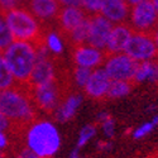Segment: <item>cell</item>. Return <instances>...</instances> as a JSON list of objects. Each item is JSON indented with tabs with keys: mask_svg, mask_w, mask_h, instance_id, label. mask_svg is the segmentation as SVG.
Returning <instances> with one entry per match:
<instances>
[{
	"mask_svg": "<svg viewBox=\"0 0 158 158\" xmlns=\"http://www.w3.org/2000/svg\"><path fill=\"white\" fill-rule=\"evenodd\" d=\"M152 37H153L154 42H156V46H157V48H158V24H157L156 29H154V31H153V33H152Z\"/></svg>",
	"mask_w": 158,
	"mask_h": 158,
	"instance_id": "1f68e13d",
	"label": "cell"
},
{
	"mask_svg": "<svg viewBox=\"0 0 158 158\" xmlns=\"http://www.w3.org/2000/svg\"><path fill=\"white\" fill-rule=\"evenodd\" d=\"M158 125V115H156L153 119L148 123H144L143 125H140L139 128H137L134 131H133V138L134 139H140L143 137H146L149 131H152Z\"/></svg>",
	"mask_w": 158,
	"mask_h": 158,
	"instance_id": "603a6c76",
	"label": "cell"
},
{
	"mask_svg": "<svg viewBox=\"0 0 158 158\" xmlns=\"http://www.w3.org/2000/svg\"><path fill=\"white\" fill-rule=\"evenodd\" d=\"M2 56L14 76L15 82L19 85L27 84L37 61V47L31 42L14 41L2 52Z\"/></svg>",
	"mask_w": 158,
	"mask_h": 158,
	"instance_id": "277c9868",
	"label": "cell"
},
{
	"mask_svg": "<svg viewBox=\"0 0 158 158\" xmlns=\"http://www.w3.org/2000/svg\"><path fill=\"white\" fill-rule=\"evenodd\" d=\"M48 29L51 22H56L61 5L57 0H24V5Z\"/></svg>",
	"mask_w": 158,
	"mask_h": 158,
	"instance_id": "9c48e42d",
	"label": "cell"
},
{
	"mask_svg": "<svg viewBox=\"0 0 158 158\" xmlns=\"http://www.w3.org/2000/svg\"><path fill=\"white\" fill-rule=\"evenodd\" d=\"M15 84L17 82H15L14 76L11 75L8 64L5 63L2 53H0V90L13 87Z\"/></svg>",
	"mask_w": 158,
	"mask_h": 158,
	"instance_id": "d6986e66",
	"label": "cell"
},
{
	"mask_svg": "<svg viewBox=\"0 0 158 158\" xmlns=\"http://www.w3.org/2000/svg\"><path fill=\"white\" fill-rule=\"evenodd\" d=\"M0 113L11 123L10 133L24 137L25 129L37 119V108L24 85L0 90Z\"/></svg>",
	"mask_w": 158,
	"mask_h": 158,
	"instance_id": "6da1fadb",
	"label": "cell"
},
{
	"mask_svg": "<svg viewBox=\"0 0 158 158\" xmlns=\"http://www.w3.org/2000/svg\"><path fill=\"white\" fill-rule=\"evenodd\" d=\"M151 158H156V157H151Z\"/></svg>",
	"mask_w": 158,
	"mask_h": 158,
	"instance_id": "e575fe53",
	"label": "cell"
},
{
	"mask_svg": "<svg viewBox=\"0 0 158 158\" xmlns=\"http://www.w3.org/2000/svg\"><path fill=\"white\" fill-rule=\"evenodd\" d=\"M13 42H14V37H13L4 17L0 14V53L5 51Z\"/></svg>",
	"mask_w": 158,
	"mask_h": 158,
	"instance_id": "ffe728a7",
	"label": "cell"
},
{
	"mask_svg": "<svg viewBox=\"0 0 158 158\" xmlns=\"http://www.w3.org/2000/svg\"><path fill=\"white\" fill-rule=\"evenodd\" d=\"M96 134V125L95 124H87L85 125L81 130H80V134H78V139L76 143V148L81 149L82 147L86 146V143L93 138Z\"/></svg>",
	"mask_w": 158,
	"mask_h": 158,
	"instance_id": "44dd1931",
	"label": "cell"
},
{
	"mask_svg": "<svg viewBox=\"0 0 158 158\" xmlns=\"http://www.w3.org/2000/svg\"><path fill=\"white\" fill-rule=\"evenodd\" d=\"M140 2H143V0H127V3H128L130 6H133V5H135V4L140 3Z\"/></svg>",
	"mask_w": 158,
	"mask_h": 158,
	"instance_id": "d6a6232c",
	"label": "cell"
},
{
	"mask_svg": "<svg viewBox=\"0 0 158 158\" xmlns=\"http://www.w3.org/2000/svg\"><path fill=\"white\" fill-rule=\"evenodd\" d=\"M105 51L98 49L90 44H81L72 48V60L76 66L95 70L99 66L104 64L106 58Z\"/></svg>",
	"mask_w": 158,
	"mask_h": 158,
	"instance_id": "30bf717a",
	"label": "cell"
},
{
	"mask_svg": "<svg viewBox=\"0 0 158 158\" xmlns=\"http://www.w3.org/2000/svg\"><path fill=\"white\" fill-rule=\"evenodd\" d=\"M138 63L139 62L130 58L123 52V53L108 55L105 58L102 69L111 80H124L133 82V77L137 71Z\"/></svg>",
	"mask_w": 158,
	"mask_h": 158,
	"instance_id": "8992f818",
	"label": "cell"
},
{
	"mask_svg": "<svg viewBox=\"0 0 158 158\" xmlns=\"http://www.w3.org/2000/svg\"><path fill=\"white\" fill-rule=\"evenodd\" d=\"M70 158H82L81 154H80V149H78V148H75V149L70 153Z\"/></svg>",
	"mask_w": 158,
	"mask_h": 158,
	"instance_id": "4dcf8cb0",
	"label": "cell"
},
{
	"mask_svg": "<svg viewBox=\"0 0 158 158\" xmlns=\"http://www.w3.org/2000/svg\"><path fill=\"white\" fill-rule=\"evenodd\" d=\"M10 128H11L10 120L3 113H0V131H9Z\"/></svg>",
	"mask_w": 158,
	"mask_h": 158,
	"instance_id": "83f0119b",
	"label": "cell"
},
{
	"mask_svg": "<svg viewBox=\"0 0 158 158\" xmlns=\"http://www.w3.org/2000/svg\"><path fill=\"white\" fill-rule=\"evenodd\" d=\"M151 3L153 4L154 9H156V10H157V13H158V0H151Z\"/></svg>",
	"mask_w": 158,
	"mask_h": 158,
	"instance_id": "836d02e7",
	"label": "cell"
},
{
	"mask_svg": "<svg viewBox=\"0 0 158 158\" xmlns=\"http://www.w3.org/2000/svg\"><path fill=\"white\" fill-rule=\"evenodd\" d=\"M90 27H89V37H87V43L98 49L105 51L109 41V35L113 29V23L108 20L101 14L89 17Z\"/></svg>",
	"mask_w": 158,
	"mask_h": 158,
	"instance_id": "ba28073f",
	"label": "cell"
},
{
	"mask_svg": "<svg viewBox=\"0 0 158 158\" xmlns=\"http://www.w3.org/2000/svg\"><path fill=\"white\" fill-rule=\"evenodd\" d=\"M8 27L14 37V41L31 42L35 47L46 44V31L39 22L25 6L13 8L3 14Z\"/></svg>",
	"mask_w": 158,
	"mask_h": 158,
	"instance_id": "7a4b0ae2",
	"label": "cell"
},
{
	"mask_svg": "<svg viewBox=\"0 0 158 158\" xmlns=\"http://www.w3.org/2000/svg\"><path fill=\"white\" fill-rule=\"evenodd\" d=\"M20 4H24V0H0V14H4L5 11L20 6Z\"/></svg>",
	"mask_w": 158,
	"mask_h": 158,
	"instance_id": "484cf974",
	"label": "cell"
},
{
	"mask_svg": "<svg viewBox=\"0 0 158 158\" xmlns=\"http://www.w3.org/2000/svg\"><path fill=\"white\" fill-rule=\"evenodd\" d=\"M91 72H93V70H90V69L80 67V66H76V67L73 69V72H72V76H73V81H75V84H76L78 87L84 89V87H85V85H86V82L89 81Z\"/></svg>",
	"mask_w": 158,
	"mask_h": 158,
	"instance_id": "7402d4cb",
	"label": "cell"
},
{
	"mask_svg": "<svg viewBox=\"0 0 158 158\" xmlns=\"http://www.w3.org/2000/svg\"><path fill=\"white\" fill-rule=\"evenodd\" d=\"M130 8L127 0H101L100 14L113 24L125 23L130 14Z\"/></svg>",
	"mask_w": 158,
	"mask_h": 158,
	"instance_id": "4fadbf2b",
	"label": "cell"
},
{
	"mask_svg": "<svg viewBox=\"0 0 158 158\" xmlns=\"http://www.w3.org/2000/svg\"><path fill=\"white\" fill-rule=\"evenodd\" d=\"M100 125H101L104 135L106 138L111 139L115 135V122H114V119L111 116H109L106 120H104L102 123H100Z\"/></svg>",
	"mask_w": 158,
	"mask_h": 158,
	"instance_id": "d4e9b609",
	"label": "cell"
},
{
	"mask_svg": "<svg viewBox=\"0 0 158 158\" xmlns=\"http://www.w3.org/2000/svg\"><path fill=\"white\" fill-rule=\"evenodd\" d=\"M61 6H80L82 0H57Z\"/></svg>",
	"mask_w": 158,
	"mask_h": 158,
	"instance_id": "f1b7e54d",
	"label": "cell"
},
{
	"mask_svg": "<svg viewBox=\"0 0 158 158\" xmlns=\"http://www.w3.org/2000/svg\"><path fill=\"white\" fill-rule=\"evenodd\" d=\"M89 27H90V22H89V17L81 22L80 24L75 27L72 31H70L67 34H61L62 37H64L69 42L72 43V48L76 46H81V44H86L87 43V37H89Z\"/></svg>",
	"mask_w": 158,
	"mask_h": 158,
	"instance_id": "2e32d148",
	"label": "cell"
},
{
	"mask_svg": "<svg viewBox=\"0 0 158 158\" xmlns=\"http://www.w3.org/2000/svg\"><path fill=\"white\" fill-rule=\"evenodd\" d=\"M44 43L51 53V56L53 57H60L63 52V41H62V35L55 31H46V38H44Z\"/></svg>",
	"mask_w": 158,
	"mask_h": 158,
	"instance_id": "e0dca14e",
	"label": "cell"
},
{
	"mask_svg": "<svg viewBox=\"0 0 158 158\" xmlns=\"http://www.w3.org/2000/svg\"><path fill=\"white\" fill-rule=\"evenodd\" d=\"M81 9L87 14V17L98 15L101 13V0H82Z\"/></svg>",
	"mask_w": 158,
	"mask_h": 158,
	"instance_id": "cb8c5ba5",
	"label": "cell"
},
{
	"mask_svg": "<svg viewBox=\"0 0 158 158\" xmlns=\"http://www.w3.org/2000/svg\"><path fill=\"white\" fill-rule=\"evenodd\" d=\"M111 142H106V140H100L98 143V149L99 151H108L111 148Z\"/></svg>",
	"mask_w": 158,
	"mask_h": 158,
	"instance_id": "f546056e",
	"label": "cell"
},
{
	"mask_svg": "<svg viewBox=\"0 0 158 158\" xmlns=\"http://www.w3.org/2000/svg\"><path fill=\"white\" fill-rule=\"evenodd\" d=\"M131 85H134L131 81H124V80H111V84L109 86L106 98L108 99H119L127 96L131 91Z\"/></svg>",
	"mask_w": 158,
	"mask_h": 158,
	"instance_id": "ac0fdd59",
	"label": "cell"
},
{
	"mask_svg": "<svg viewBox=\"0 0 158 158\" xmlns=\"http://www.w3.org/2000/svg\"><path fill=\"white\" fill-rule=\"evenodd\" d=\"M24 143L38 157L53 158L61 147V135L53 123L35 119L25 129Z\"/></svg>",
	"mask_w": 158,
	"mask_h": 158,
	"instance_id": "3957f363",
	"label": "cell"
},
{
	"mask_svg": "<svg viewBox=\"0 0 158 158\" xmlns=\"http://www.w3.org/2000/svg\"><path fill=\"white\" fill-rule=\"evenodd\" d=\"M87 18V14L80 6H61L57 17V23L60 25L61 34H67L75 27Z\"/></svg>",
	"mask_w": 158,
	"mask_h": 158,
	"instance_id": "5bb4252c",
	"label": "cell"
},
{
	"mask_svg": "<svg viewBox=\"0 0 158 158\" xmlns=\"http://www.w3.org/2000/svg\"><path fill=\"white\" fill-rule=\"evenodd\" d=\"M128 24L133 32L152 34L158 24V13L151 0H143L130 8Z\"/></svg>",
	"mask_w": 158,
	"mask_h": 158,
	"instance_id": "5b68a950",
	"label": "cell"
},
{
	"mask_svg": "<svg viewBox=\"0 0 158 158\" xmlns=\"http://www.w3.org/2000/svg\"><path fill=\"white\" fill-rule=\"evenodd\" d=\"M10 158H41V157H38L35 153H33L29 148H27L25 146L18 148L14 153L11 154Z\"/></svg>",
	"mask_w": 158,
	"mask_h": 158,
	"instance_id": "4316f807",
	"label": "cell"
},
{
	"mask_svg": "<svg viewBox=\"0 0 158 158\" xmlns=\"http://www.w3.org/2000/svg\"><path fill=\"white\" fill-rule=\"evenodd\" d=\"M133 34V29L125 23H119L113 27L111 33L109 35V41L105 48V53L106 55H115V53H123L129 39Z\"/></svg>",
	"mask_w": 158,
	"mask_h": 158,
	"instance_id": "7c38bea8",
	"label": "cell"
},
{
	"mask_svg": "<svg viewBox=\"0 0 158 158\" xmlns=\"http://www.w3.org/2000/svg\"><path fill=\"white\" fill-rule=\"evenodd\" d=\"M82 102V95L77 93H71L66 96L57 106L53 113L55 119L60 123H64L75 116L78 106Z\"/></svg>",
	"mask_w": 158,
	"mask_h": 158,
	"instance_id": "9a60e30c",
	"label": "cell"
},
{
	"mask_svg": "<svg viewBox=\"0 0 158 158\" xmlns=\"http://www.w3.org/2000/svg\"><path fill=\"white\" fill-rule=\"evenodd\" d=\"M124 53L137 62H143L158 57V48L152 34L133 32L124 49Z\"/></svg>",
	"mask_w": 158,
	"mask_h": 158,
	"instance_id": "52a82bcc",
	"label": "cell"
},
{
	"mask_svg": "<svg viewBox=\"0 0 158 158\" xmlns=\"http://www.w3.org/2000/svg\"><path fill=\"white\" fill-rule=\"evenodd\" d=\"M110 84H111V78L108 76L105 70L98 67L91 72L89 81L84 87V91L89 98L95 100H101L104 98H106Z\"/></svg>",
	"mask_w": 158,
	"mask_h": 158,
	"instance_id": "8fae6325",
	"label": "cell"
}]
</instances>
